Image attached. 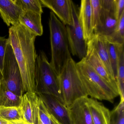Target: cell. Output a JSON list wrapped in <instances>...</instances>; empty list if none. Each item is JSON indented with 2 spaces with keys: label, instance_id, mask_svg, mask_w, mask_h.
I'll return each instance as SVG.
<instances>
[{
  "label": "cell",
  "instance_id": "obj_10",
  "mask_svg": "<svg viewBox=\"0 0 124 124\" xmlns=\"http://www.w3.org/2000/svg\"><path fill=\"white\" fill-rule=\"evenodd\" d=\"M37 94L48 111L60 124H71L68 107L54 96L42 93Z\"/></svg>",
  "mask_w": 124,
  "mask_h": 124
},
{
  "label": "cell",
  "instance_id": "obj_24",
  "mask_svg": "<svg viewBox=\"0 0 124 124\" xmlns=\"http://www.w3.org/2000/svg\"><path fill=\"white\" fill-rule=\"evenodd\" d=\"M38 124H60L48 111L40 98Z\"/></svg>",
  "mask_w": 124,
  "mask_h": 124
},
{
  "label": "cell",
  "instance_id": "obj_19",
  "mask_svg": "<svg viewBox=\"0 0 124 124\" xmlns=\"http://www.w3.org/2000/svg\"><path fill=\"white\" fill-rule=\"evenodd\" d=\"M105 38L106 40L110 63L116 80L120 56L122 51L124 50V44H120Z\"/></svg>",
  "mask_w": 124,
  "mask_h": 124
},
{
  "label": "cell",
  "instance_id": "obj_32",
  "mask_svg": "<svg viewBox=\"0 0 124 124\" xmlns=\"http://www.w3.org/2000/svg\"><path fill=\"white\" fill-rule=\"evenodd\" d=\"M2 72L0 70V82L1 81V80H2Z\"/></svg>",
  "mask_w": 124,
  "mask_h": 124
},
{
  "label": "cell",
  "instance_id": "obj_4",
  "mask_svg": "<svg viewBox=\"0 0 124 124\" xmlns=\"http://www.w3.org/2000/svg\"><path fill=\"white\" fill-rule=\"evenodd\" d=\"M58 79L62 98L67 106L80 98L88 97L80 77L77 63L72 58L64 67Z\"/></svg>",
  "mask_w": 124,
  "mask_h": 124
},
{
  "label": "cell",
  "instance_id": "obj_11",
  "mask_svg": "<svg viewBox=\"0 0 124 124\" xmlns=\"http://www.w3.org/2000/svg\"><path fill=\"white\" fill-rule=\"evenodd\" d=\"M88 98H80L68 107L71 124H93L88 102Z\"/></svg>",
  "mask_w": 124,
  "mask_h": 124
},
{
  "label": "cell",
  "instance_id": "obj_28",
  "mask_svg": "<svg viewBox=\"0 0 124 124\" xmlns=\"http://www.w3.org/2000/svg\"><path fill=\"white\" fill-rule=\"evenodd\" d=\"M8 38L0 36V70L2 71Z\"/></svg>",
  "mask_w": 124,
  "mask_h": 124
},
{
  "label": "cell",
  "instance_id": "obj_2",
  "mask_svg": "<svg viewBox=\"0 0 124 124\" xmlns=\"http://www.w3.org/2000/svg\"><path fill=\"white\" fill-rule=\"evenodd\" d=\"M50 15L49 26L51 51L50 63L59 75L72 57L66 26L52 11Z\"/></svg>",
  "mask_w": 124,
  "mask_h": 124
},
{
  "label": "cell",
  "instance_id": "obj_29",
  "mask_svg": "<svg viewBox=\"0 0 124 124\" xmlns=\"http://www.w3.org/2000/svg\"><path fill=\"white\" fill-rule=\"evenodd\" d=\"M114 2L116 18L119 21L124 12V0H114Z\"/></svg>",
  "mask_w": 124,
  "mask_h": 124
},
{
  "label": "cell",
  "instance_id": "obj_1",
  "mask_svg": "<svg viewBox=\"0 0 124 124\" xmlns=\"http://www.w3.org/2000/svg\"><path fill=\"white\" fill-rule=\"evenodd\" d=\"M36 37L20 24L9 28L8 40L20 69L24 93H35V66L38 55L35 46Z\"/></svg>",
  "mask_w": 124,
  "mask_h": 124
},
{
  "label": "cell",
  "instance_id": "obj_18",
  "mask_svg": "<svg viewBox=\"0 0 124 124\" xmlns=\"http://www.w3.org/2000/svg\"><path fill=\"white\" fill-rule=\"evenodd\" d=\"M41 17V14L25 11L20 17L19 23L36 36H41L43 32Z\"/></svg>",
  "mask_w": 124,
  "mask_h": 124
},
{
  "label": "cell",
  "instance_id": "obj_9",
  "mask_svg": "<svg viewBox=\"0 0 124 124\" xmlns=\"http://www.w3.org/2000/svg\"><path fill=\"white\" fill-rule=\"evenodd\" d=\"M40 98L33 92H26L21 98L19 106L22 119L30 124H38Z\"/></svg>",
  "mask_w": 124,
  "mask_h": 124
},
{
  "label": "cell",
  "instance_id": "obj_5",
  "mask_svg": "<svg viewBox=\"0 0 124 124\" xmlns=\"http://www.w3.org/2000/svg\"><path fill=\"white\" fill-rule=\"evenodd\" d=\"M35 93L52 95L64 103L59 88L58 75L43 51L37 55L35 73Z\"/></svg>",
  "mask_w": 124,
  "mask_h": 124
},
{
  "label": "cell",
  "instance_id": "obj_14",
  "mask_svg": "<svg viewBox=\"0 0 124 124\" xmlns=\"http://www.w3.org/2000/svg\"><path fill=\"white\" fill-rule=\"evenodd\" d=\"M23 12L16 0H0V16L8 26L19 24Z\"/></svg>",
  "mask_w": 124,
  "mask_h": 124
},
{
  "label": "cell",
  "instance_id": "obj_8",
  "mask_svg": "<svg viewBox=\"0 0 124 124\" xmlns=\"http://www.w3.org/2000/svg\"><path fill=\"white\" fill-rule=\"evenodd\" d=\"M101 2L100 25L94 33L109 38L115 31L118 22L115 14L114 0H101Z\"/></svg>",
  "mask_w": 124,
  "mask_h": 124
},
{
  "label": "cell",
  "instance_id": "obj_7",
  "mask_svg": "<svg viewBox=\"0 0 124 124\" xmlns=\"http://www.w3.org/2000/svg\"><path fill=\"white\" fill-rule=\"evenodd\" d=\"M72 25L66 26L70 52L72 55L82 59L85 58L87 43L84 39L83 32L79 19V11L75 3L72 0Z\"/></svg>",
  "mask_w": 124,
  "mask_h": 124
},
{
  "label": "cell",
  "instance_id": "obj_6",
  "mask_svg": "<svg viewBox=\"0 0 124 124\" xmlns=\"http://www.w3.org/2000/svg\"><path fill=\"white\" fill-rule=\"evenodd\" d=\"M2 74V81L8 89L17 95L22 97L24 93L22 78L8 39Z\"/></svg>",
  "mask_w": 124,
  "mask_h": 124
},
{
  "label": "cell",
  "instance_id": "obj_15",
  "mask_svg": "<svg viewBox=\"0 0 124 124\" xmlns=\"http://www.w3.org/2000/svg\"><path fill=\"white\" fill-rule=\"evenodd\" d=\"M78 16L84 39L87 43L93 38L94 34L92 26L90 0H81Z\"/></svg>",
  "mask_w": 124,
  "mask_h": 124
},
{
  "label": "cell",
  "instance_id": "obj_12",
  "mask_svg": "<svg viewBox=\"0 0 124 124\" xmlns=\"http://www.w3.org/2000/svg\"><path fill=\"white\" fill-rule=\"evenodd\" d=\"M42 6L51 10L65 26L73 23L71 0H40Z\"/></svg>",
  "mask_w": 124,
  "mask_h": 124
},
{
  "label": "cell",
  "instance_id": "obj_16",
  "mask_svg": "<svg viewBox=\"0 0 124 124\" xmlns=\"http://www.w3.org/2000/svg\"><path fill=\"white\" fill-rule=\"evenodd\" d=\"M87 43L95 49L109 74L115 79L109 60L106 38L99 35L94 34L93 38Z\"/></svg>",
  "mask_w": 124,
  "mask_h": 124
},
{
  "label": "cell",
  "instance_id": "obj_25",
  "mask_svg": "<svg viewBox=\"0 0 124 124\" xmlns=\"http://www.w3.org/2000/svg\"><path fill=\"white\" fill-rule=\"evenodd\" d=\"M92 26L93 31L99 26L101 13V0H90Z\"/></svg>",
  "mask_w": 124,
  "mask_h": 124
},
{
  "label": "cell",
  "instance_id": "obj_27",
  "mask_svg": "<svg viewBox=\"0 0 124 124\" xmlns=\"http://www.w3.org/2000/svg\"><path fill=\"white\" fill-rule=\"evenodd\" d=\"M107 38L117 43L124 44V12L119 19L116 28L113 34L111 37Z\"/></svg>",
  "mask_w": 124,
  "mask_h": 124
},
{
  "label": "cell",
  "instance_id": "obj_21",
  "mask_svg": "<svg viewBox=\"0 0 124 124\" xmlns=\"http://www.w3.org/2000/svg\"><path fill=\"white\" fill-rule=\"evenodd\" d=\"M117 90L120 100H124V51L120 56L116 78Z\"/></svg>",
  "mask_w": 124,
  "mask_h": 124
},
{
  "label": "cell",
  "instance_id": "obj_22",
  "mask_svg": "<svg viewBox=\"0 0 124 124\" xmlns=\"http://www.w3.org/2000/svg\"><path fill=\"white\" fill-rule=\"evenodd\" d=\"M0 119L8 122L22 119L19 107H0Z\"/></svg>",
  "mask_w": 124,
  "mask_h": 124
},
{
  "label": "cell",
  "instance_id": "obj_17",
  "mask_svg": "<svg viewBox=\"0 0 124 124\" xmlns=\"http://www.w3.org/2000/svg\"><path fill=\"white\" fill-rule=\"evenodd\" d=\"M88 106L93 124H111L110 111L96 99L88 98Z\"/></svg>",
  "mask_w": 124,
  "mask_h": 124
},
{
  "label": "cell",
  "instance_id": "obj_20",
  "mask_svg": "<svg viewBox=\"0 0 124 124\" xmlns=\"http://www.w3.org/2000/svg\"><path fill=\"white\" fill-rule=\"evenodd\" d=\"M21 98V97L8 90L1 80L0 82V107H19Z\"/></svg>",
  "mask_w": 124,
  "mask_h": 124
},
{
  "label": "cell",
  "instance_id": "obj_30",
  "mask_svg": "<svg viewBox=\"0 0 124 124\" xmlns=\"http://www.w3.org/2000/svg\"><path fill=\"white\" fill-rule=\"evenodd\" d=\"M7 124H30L27 122H25L23 119L8 122Z\"/></svg>",
  "mask_w": 124,
  "mask_h": 124
},
{
  "label": "cell",
  "instance_id": "obj_31",
  "mask_svg": "<svg viewBox=\"0 0 124 124\" xmlns=\"http://www.w3.org/2000/svg\"><path fill=\"white\" fill-rule=\"evenodd\" d=\"M8 122L6 120L3 119H0V124H7Z\"/></svg>",
  "mask_w": 124,
  "mask_h": 124
},
{
  "label": "cell",
  "instance_id": "obj_3",
  "mask_svg": "<svg viewBox=\"0 0 124 124\" xmlns=\"http://www.w3.org/2000/svg\"><path fill=\"white\" fill-rule=\"evenodd\" d=\"M77 66L88 96L96 100L113 102L114 99L119 96L86 62L85 58L77 63Z\"/></svg>",
  "mask_w": 124,
  "mask_h": 124
},
{
  "label": "cell",
  "instance_id": "obj_23",
  "mask_svg": "<svg viewBox=\"0 0 124 124\" xmlns=\"http://www.w3.org/2000/svg\"><path fill=\"white\" fill-rule=\"evenodd\" d=\"M16 3L25 11H31L38 13H43L40 0H16Z\"/></svg>",
  "mask_w": 124,
  "mask_h": 124
},
{
  "label": "cell",
  "instance_id": "obj_13",
  "mask_svg": "<svg viewBox=\"0 0 124 124\" xmlns=\"http://www.w3.org/2000/svg\"><path fill=\"white\" fill-rule=\"evenodd\" d=\"M85 58L93 70L118 93L116 79L109 74L95 49L88 43H87V53Z\"/></svg>",
  "mask_w": 124,
  "mask_h": 124
},
{
  "label": "cell",
  "instance_id": "obj_26",
  "mask_svg": "<svg viewBox=\"0 0 124 124\" xmlns=\"http://www.w3.org/2000/svg\"><path fill=\"white\" fill-rule=\"evenodd\" d=\"M124 100H120L119 104L110 111L111 124H124Z\"/></svg>",
  "mask_w": 124,
  "mask_h": 124
}]
</instances>
